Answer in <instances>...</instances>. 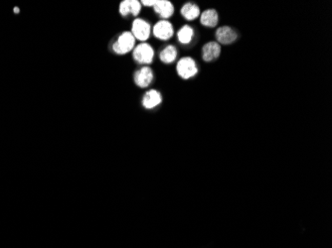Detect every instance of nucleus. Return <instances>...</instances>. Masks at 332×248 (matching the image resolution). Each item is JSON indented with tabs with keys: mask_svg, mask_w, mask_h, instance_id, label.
<instances>
[{
	"mask_svg": "<svg viewBox=\"0 0 332 248\" xmlns=\"http://www.w3.org/2000/svg\"><path fill=\"white\" fill-rule=\"evenodd\" d=\"M135 46V38L132 34V32H123L121 33L117 40L113 45V50L115 53L118 55H124L134 49Z\"/></svg>",
	"mask_w": 332,
	"mask_h": 248,
	"instance_id": "1",
	"label": "nucleus"
},
{
	"mask_svg": "<svg viewBox=\"0 0 332 248\" xmlns=\"http://www.w3.org/2000/svg\"><path fill=\"white\" fill-rule=\"evenodd\" d=\"M133 59L138 64L141 65H149L152 63L154 57V50L153 48L147 44L141 43L134 47L133 49Z\"/></svg>",
	"mask_w": 332,
	"mask_h": 248,
	"instance_id": "2",
	"label": "nucleus"
},
{
	"mask_svg": "<svg viewBox=\"0 0 332 248\" xmlns=\"http://www.w3.org/2000/svg\"><path fill=\"white\" fill-rule=\"evenodd\" d=\"M176 71L179 77L184 79H188L194 77L198 73V69H197L195 61L189 57L182 58L178 62L176 66Z\"/></svg>",
	"mask_w": 332,
	"mask_h": 248,
	"instance_id": "3",
	"label": "nucleus"
},
{
	"mask_svg": "<svg viewBox=\"0 0 332 248\" xmlns=\"http://www.w3.org/2000/svg\"><path fill=\"white\" fill-rule=\"evenodd\" d=\"M151 26L149 22L145 21V20L138 18L133 22L132 34L135 39L141 41V42H144V41H147L149 38Z\"/></svg>",
	"mask_w": 332,
	"mask_h": 248,
	"instance_id": "4",
	"label": "nucleus"
},
{
	"mask_svg": "<svg viewBox=\"0 0 332 248\" xmlns=\"http://www.w3.org/2000/svg\"><path fill=\"white\" fill-rule=\"evenodd\" d=\"M152 33L157 39L166 41L173 36L174 30L172 24L167 20H160L153 26Z\"/></svg>",
	"mask_w": 332,
	"mask_h": 248,
	"instance_id": "5",
	"label": "nucleus"
},
{
	"mask_svg": "<svg viewBox=\"0 0 332 248\" xmlns=\"http://www.w3.org/2000/svg\"><path fill=\"white\" fill-rule=\"evenodd\" d=\"M153 80V72L149 67H142L134 73L135 85L141 89L148 88Z\"/></svg>",
	"mask_w": 332,
	"mask_h": 248,
	"instance_id": "6",
	"label": "nucleus"
},
{
	"mask_svg": "<svg viewBox=\"0 0 332 248\" xmlns=\"http://www.w3.org/2000/svg\"><path fill=\"white\" fill-rule=\"evenodd\" d=\"M237 37V33L231 27L228 26L220 27L216 31V38L218 40V42L223 45H229L235 42Z\"/></svg>",
	"mask_w": 332,
	"mask_h": 248,
	"instance_id": "7",
	"label": "nucleus"
},
{
	"mask_svg": "<svg viewBox=\"0 0 332 248\" xmlns=\"http://www.w3.org/2000/svg\"><path fill=\"white\" fill-rule=\"evenodd\" d=\"M152 7L156 14L163 19H168L174 13L173 4L168 0H155V3Z\"/></svg>",
	"mask_w": 332,
	"mask_h": 248,
	"instance_id": "8",
	"label": "nucleus"
},
{
	"mask_svg": "<svg viewBox=\"0 0 332 248\" xmlns=\"http://www.w3.org/2000/svg\"><path fill=\"white\" fill-rule=\"evenodd\" d=\"M141 9V3L137 0H124L119 5V13L121 16L126 17L130 14L136 16L139 14Z\"/></svg>",
	"mask_w": 332,
	"mask_h": 248,
	"instance_id": "9",
	"label": "nucleus"
},
{
	"mask_svg": "<svg viewBox=\"0 0 332 248\" xmlns=\"http://www.w3.org/2000/svg\"><path fill=\"white\" fill-rule=\"evenodd\" d=\"M162 101V96L156 90L149 91L142 98V106L147 109H151L159 106Z\"/></svg>",
	"mask_w": 332,
	"mask_h": 248,
	"instance_id": "10",
	"label": "nucleus"
},
{
	"mask_svg": "<svg viewBox=\"0 0 332 248\" xmlns=\"http://www.w3.org/2000/svg\"><path fill=\"white\" fill-rule=\"evenodd\" d=\"M221 53V47L218 43L215 42H209L206 45H204L202 49V55L203 60L205 62H211L216 60Z\"/></svg>",
	"mask_w": 332,
	"mask_h": 248,
	"instance_id": "11",
	"label": "nucleus"
},
{
	"mask_svg": "<svg viewBox=\"0 0 332 248\" xmlns=\"http://www.w3.org/2000/svg\"><path fill=\"white\" fill-rule=\"evenodd\" d=\"M200 22L206 27H215L218 24V13L214 9L204 11L200 16Z\"/></svg>",
	"mask_w": 332,
	"mask_h": 248,
	"instance_id": "12",
	"label": "nucleus"
},
{
	"mask_svg": "<svg viewBox=\"0 0 332 248\" xmlns=\"http://www.w3.org/2000/svg\"><path fill=\"white\" fill-rule=\"evenodd\" d=\"M181 15L186 20H195L200 15V9L196 4L188 2L181 8Z\"/></svg>",
	"mask_w": 332,
	"mask_h": 248,
	"instance_id": "13",
	"label": "nucleus"
},
{
	"mask_svg": "<svg viewBox=\"0 0 332 248\" xmlns=\"http://www.w3.org/2000/svg\"><path fill=\"white\" fill-rule=\"evenodd\" d=\"M177 57V50L174 46L165 47L159 54V59L165 64H171Z\"/></svg>",
	"mask_w": 332,
	"mask_h": 248,
	"instance_id": "14",
	"label": "nucleus"
},
{
	"mask_svg": "<svg viewBox=\"0 0 332 248\" xmlns=\"http://www.w3.org/2000/svg\"><path fill=\"white\" fill-rule=\"evenodd\" d=\"M194 37V30L192 27L183 26L177 33V38L181 44H189Z\"/></svg>",
	"mask_w": 332,
	"mask_h": 248,
	"instance_id": "15",
	"label": "nucleus"
},
{
	"mask_svg": "<svg viewBox=\"0 0 332 248\" xmlns=\"http://www.w3.org/2000/svg\"><path fill=\"white\" fill-rule=\"evenodd\" d=\"M140 3L144 6H153L155 3V0H150V1H148V0H143V1H141Z\"/></svg>",
	"mask_w": 332,
	"mask_h": 248,
	"instance_id": "16",
	"label": "nucleus"
},
{
	"mask_svg": "<svg viewBox=\"0 0 332 248\" xmlns=\"http://www.w3.org/2000/svg\"><path fill=\"white\" fill-rule=\"evenodd\" d=\"M14 12L15 13H19V9L18 8H14Z\"/></svg>",
	"mask_w": 332,
	"mask_h": 248,
	"instance_id": "17",
	"label": "nucleus"
}]
</instances>
